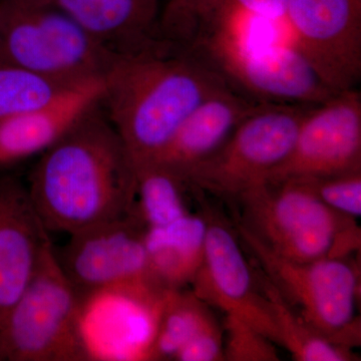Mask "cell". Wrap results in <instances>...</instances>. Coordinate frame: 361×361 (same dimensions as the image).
<instances>
[{
    "instance_id": "6da1fadb",
    "label": "cell",
    "mask_w": 361,
    "mask_h": 361,
    "mask_svg": "<svg viewBox=\"0 0 361 361\" xmlns=\"http://www.w3.org/2000/svg\"><path fill=\"white\" fill-rule=\"evenodd\" d=\"M135 166L101 104L44 151L28 195L45 229L68 235L132 214Z\"/></svg>"
},
{
    "instance_id": "7a4b0ae2",
    "label": "cell",
    "mask_w": 361,
    "mask_h": 361,
    "mask_svg": "<svg viewBox=\"0 0 361 361\" xmlns=\"http://www.w3.org/2000/svg\"><path fill=\"white\" fill-rule=\"evenodd\" d=\"M232 87L182 49L120 56L104 78L102 108L135 165L155 158L207 97Z\"/></svg>"
},
{
    "instance_id": "3957f363",
    "label": "cell",
    "mask_w": 361,
    "mask_h": 361,
    "mask_svg": "<svg viewBox=\"0 0 361 361\" xmlns=\"http://www.w3.org/2000/svg\"><path fill=\"white\" fill-rule=\"evenodd\" d=\"M241 225L281 257L344 259L360 247L355 218L332 210L300 180L262 183L237 197Z\"/></svg>"
},
{
    "instance_id": "277c9868",
    "label": "cell",
    "mask_w": 361,
    "mask_h": 361,
    "mask_svg": "<svg viewBox=\"0 0 361 361\" xmlns=\"http://www.w3.org/2000/svg\"><path fill=\"white\" fill-rule=\"evenodd\" d=\"M118 58L44 0H0V63L78 85L104 78Z\"/></svg>"
},
{
    "instance_id": "5b68a950",
    "label": "cell",
    "mask_w": 361,
    "mask_h": 361,
    "mask_svg": "<svg viewBox=\"0 0 361 361\" xmlns=\"http://www.w3.org/2000/svg\"><path fill=\"white\" fill-rule=\"evenodd\" d=\"M80 301L49 236L0 331L4 360L85 361L78 334Z\"/></svg>"
},
{
    "instance_id": "8992f818",
    "label": "cell",
    "mask_w": 361,
    "mask_h": 361,
    "mask_svg": "<svg viewBox=\"0 0 361 361\" xmlns=\"http://www.w3.org/2000/svg\"><path fill=\"white\" fill-rule=\"evenodd\" d=\"M239 239L297 314L325 339L350 348L360 342L355 318L358 277L344 259L296 262L281 257L238 225Z\"/></svg>"
},
{
    "instance_id": "52a82bcc",
    "label": "cell",
    "mask_w": 361,
    "mask_h": 361,
    "mask_svg": "<svg viewBox=\"0 0 361 361\" xmlns=\"http://www.w3.org/2000/svg\"><path fill=\"white\" fill-rule=\"evenodd\" d=\"M197 54L260 103L317 106L339 92L293 42H260L250 33L225 32L206 40Z\"/></svg>"
},
{
    "instance_id": "ba28073f",
    "label": "cell",
    "mask_w": 361,
    "mask_h": 361,
    "mask_svg": "<svg viewBox=\"0 0 361 361\" xmlns=\"http://www.w3.org/2000/svg\"><path fill=\"white\" fill-rule=\"evenodd\" d=\"M314 106L263 103L243 121L218 151L182 180L188 188L226 198L265 183L290 153L304 116Z\"/></svg>"
},
{
    "instance_id": "9c48e42d",
    "label": "cell",
    "mask_w": 361,
    "mask_h": 361,
    "mask_svg": "<svg viewBox=\"0 0 361 361\" xmlns=\"http://www.w3.org/2000/svg\"><path fill=\"white\" fill-rule=\"evenodd\" d=\"M167 290L153 283H133L80 296L78 326L85 360H155Z\"/></svg>"
},
{
    "instance_id": "30bf717a",
    "label": "cell",
    "mask_w": 361,
    "mask_h": 361,
    "mask_svg": "<svg viewBox=\"0 0 361 361\" xmlns=\"http://www.w3.org/2000/svg\"><path fill=\"white\" fill-rule=\"evenodd\" d=\"M361 171V94L349 89L312 106L290 153L265 183L320 179Z\"/></svg>"
},
{
    "instance_id": "8fae6325",
    "label": "cell",
    "mask_w": 361,
    "mask_h": 361,
    "mask_svg": "<svg viewBox=\"0 0 361 361\" xmlns=\"http://www.w3.org/2000/svg\"><path fill=\"white\" fill-rule=\"evenodd\" d=\"M293 44L331 89H355L361 78V0H287Z\"/></svg>"
},
{
    "instance_id": "7c38bea8",
    "label": "cell",
    "mask_w": 361,
    "mask_h": 361,
    "mask_svg": "<svg viewBox=\"0 0 361 361\" xmlns=\"http://www.w3.org/2000/svg\"><path fill=\"white\" fill-rule=\"evenodd\" d=\"M144 235V225L130 214L70 235L61 253H56L80 296L116 285L155 284Z\"/></svg>"
},
{
    "instance_id": "4fadbf2b",
    "label": "cell",
    "mask_w": 361,
    "mask_h": 361,
    "mask_svg": "<svg viewBox=\"0 0 361 361\" xmlns=\"http://www.w3.org/2000/svg\"><path fill=\"white\" fill-rule=\"evenodd\" d=\"M191 284L202 301L248 323L280 344L269 301L257 291L241 245L223 223L207 222L203 263Z\"/></svg>"
},
{
    "instance_id": "5bb4252c",
    "label": "cell",
    "mask_w": 361,
    "mask_h": 361,
    "mask_svg": "<svg viewBox=\"0 0 361 361\" xmlns=\"http://www.w3.org/2000/svg\"><path fill=\"white\" fill-rule=\"evenodd\" d=\"M49 237L26 184L16 176L0 175V331L30 283Z\"/></svg>"
},
{
    "instance_id": "9a60e30c",
    "label": "cell",
    "mask_w": 361,
    "mask_h": 361,
    "mask_svg": "<svg viewBox=\"0 0 361 361\" xmlns=\"http://www.w3.org/2000/svg\"><path fill=\"white\" fill-rule=\"evenodd\" d=\"M118 56L166 51L160 0H44Z\"/></svg>"
},
{
    "instance_id": "2e32d148",
    "label": "cell",
    "mask_w": 361,
    "mask_h": 361,
    "mask_svg": "<svg viewBox=\"0 0 361 361\" xmlns=\"http://www.w3.org/2000/svg\"><path fill=\"white\" fill-rule=\"evenodd\" d=\"M261 104L233 87L211 94L188 116L163 151L145 163L160 165L182 180L218 151Z\"/></svg>"
},
{
    "instance_id": "e0dca14e",
    "label": "cell",
    "mask_w": 361,
    "mask_h": 361,
    "mask_svg": "<svg viewBox=\"0 0 361 361\" xmlns=\"http://www.w3.org/2000/svg\"><path fill=\"white\" fill-rule=\"evenodd\" d=\"M103 92L104 78L90 80L47 106L0 122V169L42 155L101 102Z\"/></svg>"
},
{
    "instance_id": "ac0fdd59",
    "label": "cell",
    "mask_w": 361,
    "mask_h": 361,
    "mask_svg": "<svg viewBox=\"0 0 361 361\" xmlns=\"http://www.w3.org/2000/svg\"><path fill=\"white\" fill-rule=\"evenodd\" d=\"M207 221L188 213L160 227L145 228V245L154 283L180 289L191 283L204 258Z\"/></svg>"
},
{
    "instance_id": "d6986e66",
    "label": "cell",
    "mask_w": 361,
    "mask_h": 361,
    "mask_svg": "<svg viewBox=\"0 0 361 361\" xmlns=\"http://www.w3.org/2000/svg\"><path fill=\"white\" fill-rule=\"evenodd\" d=\"M135 194L132 214L145 228L170 224L187 215V185L168 169L153 163L135 165Z\"/></svg>"
},
{
    "instance_id": "ffe728a7",
    "label": "cell",
    "mask_w": 361,
    "mask_h": 361,
    "mask_svg": "<svg viewBox=\"0 0 361 361\" xmlns=\"http://www.w3.org/2000/svg\"><path fill=\"white\" fill-rule=\"evenodd\" d=\"M260 287L269 301L279 334L280 345L299 361L351 360L349 349L336 345L310 326L277 290L272 282L263 274Z\"/></svg>"
},
{
    "instance_id": "44dd1931",
    "label": "cell",
    "mask_w": 361,
    "mask_h": 361,
    "mask_svg": "<svg viewBox=\"0 0 361 361\" xmlns=\"http://www.w3.org/2000/svg\"><path fill=\"white\" fill-rule=\"evenodd\" d=\"M216 324L205 302L193 292L168 289L157 334L154 360H175L185 345L208 327Z\"/></svg>"
},
{
    "instance_id": "7402d4cb",
    "label": "cell",
    "mask_w": 361,
    "mask_h": 361,
    "mask_svg": "<svg viewBox=\"0 0 361 361\" xmlns=\"http://www.w3.org/2000/svg\"><path fill=\"white\" fill-rule=\"evenodd\" d=\"M75 87L0 63V122L47 106Z\"/></svg>"
},
{
    "instance_id": "603a6c76",
    "label": "cell",
    "mask_w": 361,
    "mask_h": 361,
    "mask_svg": "<svg viewBox=\"0 0 361 361\" xmlns=\"http://www.w3.org/2000/svg\"><path fill=\"white\" fill-rule=\"evenodd\" d=\"M227 342L224 360L277 361L279 360L274 342L264 334L234 316L226 318Z\"/></svg>"
},
{
    "instance_id": "cb8c5ba5",
    "label": "cell",
    "mask_w": 361,
    "mask_h": 361,
    "mask_svg": "<svg viewBox=\"0 0 361 361\" xmlns=\"http://www.w3.org/2000/svg\"><path fill=\"white\" fill-rule=\"evenodd\" d=\"M332 210L356 219L361 215V171L349 174L298 180Z\"/></svg>"
},
{
    "instance_id": "d4e9b609",
    "label": "cell",
    "mask_w": 361,
    "mask_h": 361,
    "mask_svg": "<svg viewBox=\"0 0 361 361\" xmlns=\"http://www.w3.org/2000/svg\"><path fill=\"white\" fill-rule=\"evenodd\" d=\"M175 360L179 361H217L224 360V346L222 334L217 323L208 327L188 342Z\"/></svg>"
},
{
    "instance_id": "484cf974",
    "label": "cell",
    "mask_w": 361,
    "mask_h": 361,
    "mask_svg": "<svg viewBox=\"0 0 361 361\" xmlns=\"http://www.w3.org/2000/svg\"><path fill=\"white\" fill-rule=\"evenodd\" d=\"M223 1L239 7L242 11L276 23H286L287 0H204Z\"/></svg>"
},
{
    "instance_id": "4316f807",
    "label": "cell",
    "mask_w": 361,
    "mask_h": 361,
    "mask_svg": "<svg viewBox=\"0 0 361 361\" xmlns=\"http://www.w3.org/2000/svg\"><path fill=\"white\" fill-rule=\"evenodd\" d=\"M4 360V357H2L1 351H0V361Z\"/></svg>"
}]
</instances>
